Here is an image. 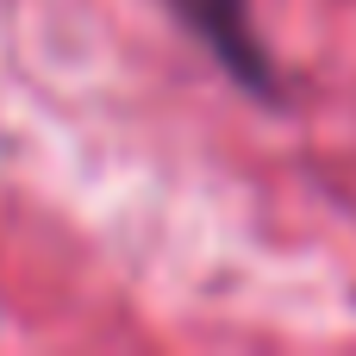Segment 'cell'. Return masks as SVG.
Masks as SVG:
<instances>
[{
  "instance_id": "cell-1",
  "label": "cell",
  "mask_w": 356,
  "mask_h": 356,
  "mask_svg": "<svg viewBox=\"0 0 356 356\" xmlns=\"http://www.w3.org/2000/svg\"><path fill=\"white\" fill-rule=\"evenodd\" d=\"M175 13H181V25L213 50V63H219L244 94L282 100V75H275L263 38H257V25H250V0H175Z\"/></svg>"
}]
</instances>
